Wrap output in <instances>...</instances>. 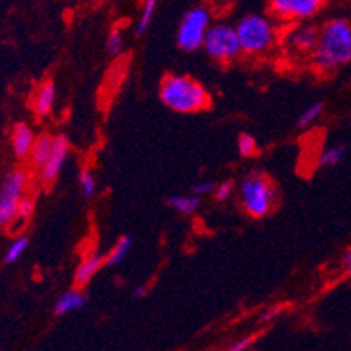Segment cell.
I'll return each instance as SVG.
<instances>
[{"instance_id":"cell-16","label":"cell","mask_w":351,"mask_h":351,"mask_svg":"<svg viewBox=\"0 0 351 351\" xmlns=\"http://www.w3.org/2000/svg\"><path fill=\"white\" fill-rule=\"evenodd\" d=\"M348 154L346 143H336V145L325 147L318 156V168H334L339 165Z\"/></svg>"},{"instance_id":"cell-4","label":"cell","mask_w":351,"mask_h":351,"mask_svg":"<svg viewBox=\"0 0 351 351\" xmlns=\"http://www.w3.org/2000/svg\"><path fill=\"white\" fill-rule=\"evenodd\" d=\"M241 51L247 54H264L276 44V28L263 14H247L236 23Z\"/></svg>"},{"instance_id":"cell-15","label":"cell","mask_w":351,"mask_h":351,"mask_svg":"<svg viewBox=\"0 0 351 351\" xmlns=\"http://www.w3.org/2000/svg\"><path fill=\"white\" fill-rule=\"evenodd\" d=\"M53 145H54V138L51 135H47V133H43V135L37 136V140H35V145H34V149H32V154H30L32 165H34L35 168L43 170L44 165L49 161L51 152H53Z\"/></svg>"},{"instance_id":"cell-27","label":"cell","mask_w":351,"mask_h":351,"mask_svg":"<svg viewBox=\"0 0 351 351\" xmlns=\"http://www.w3.org/2000/svg\"><path fill=\"white\" fill-rule=\"evenodd\" d=\"M255 339H257V336H248V337H243V339L236 341V343H232L231 346L226 348L224 351H247L248 348H250L252 344L255 343Z\"/></svg>"},{"instance_id":"cell-1","label":"cell","mask_w":351,"mask_h":351,"mask_svg":"<svg viewBox=\"0 0 351 351\" xmlns=\"http://www.w3.org/2000/svg\"><path fill=\"white\" fill-rule=\"evenodd\" d=\"M351 62V23L344 18H332L320 28L317 49L311 63L318 72H332Z\"/></svg>"},{"instance_id":"cell-8","label":"cell","mask_w":351,"mask_h":351,"mask_svg":"<svg viewBox=\"0 0 351 351\" xmlns=\"http://www.w3.org/2000/svg\"><path fill=\"white\" fill-rule=\"evenodd\" d=\"M325 8L322 0H273L269 11L282 21H304L317 16Z\"/></svg>"},{"instance_id":"cell-26","label":"cell","mask_w":351,"mask_h":351,"mask_svg":"<svg viewBox=\"0 0 351 351\" xmlns=\"http://www.w3.org/2000/svg\"><path fill=\"white\" fill-rule=\"evenodd\" d=\"M217 186L213 184V182L210 180H201V182H196L193 186V194L194 196L201 197V196H206V194H213L215 193Z\"/></svg>"},{"instance_id":"cell-30","label":"cell","mask_w":351,"mask_h":351,"mask_svg":"<svg viewBox=\"0 0 351 351\" xmlns=\"http://www.w3.org/2000/svg\"><path fill=\"white\" fill-rule=\"evenodd\" d=\"M145 293H147L145 287H138V289H136L135 292H133V299H142L143 295H145Z\"/></svg>"},{"instance_id":"cell-14","label":"cell","mask_w":351,"mask_h":351,"mask_svg":"<svg viewBox=\"0 0 351 351\" xmlns=\"http://www.w3.org/2000/svg\"><path fill=\"white\" fill-rule=\"evenodd\" d=\"M56 100V86L53 81H46L37 89L34 100V112L39 117L49 116Z\"/></svg>"},{"instance_id":"cell-21","label":"cell","mask_w":351,"mask_h":351,"mask_svg":"<svg viewBox=\"0 0 351 351\" xmlns=\"http://www.w3.org/2000/svg\"><path fill=\"white\" fill-rule=\"evenodd\" d=\"M322 112H324V104L322 101H317V104H311L308 108H306L304 112L299 116V121H298V126L299 128H309L311 124H315L318 121V117L322 116Z\"/></svg>"},{"instance_id":"cell-9","label":"cell","mask_w":351,"mask_h":351,"mask_svg":"<svg viewBox=\"0 0 351 351\" xmlns=\"http://www.w3.org/2000/svg\"><path fill=\"white\" fill-rule=\"evenodd\" d=\"M70 152V142L66 135H58L54 136V145L53 152H51L49 161L44 165V168L40 170V180L44 184H53L56 178H58L60 171H62L63 165H65L66 158H69Z\"/></svg>"},{"instance_id":"cell-2","label":"cell","mask_w":351,"mask_h":351,"mask_svg":"<svg viewBox=\"0 0 351 351\" xmlns=\"http://www.w3.org/2000/svg\"><path fill=\"white\" fill-rule=\"evenodd\" d=\"M159 100L178 114H196L212 104L210 93L189 75H165L159 86Z\"/></svg>"},{"instance_id":"cell-22","label":"cell","mask_w":351,"mask_h":351,"mask_svg":"<svg viewBox=\"0 0 351 351\" xmlns=\"http://www.w3.org/2000/svg\"><path fill=\"white\" fill-rule=\"evenodd\" d=\"M27 247H28V236L21 234L20 238H16L14 241L9 245L8 252H5V257H4L5 263H8V264L16 263V261H18L21 255H23V252L27 250Z\"/></svg>"},{"instance_id":"cell-17","label":"cell","mask_w":351,"mask_h":351,"mask_svg":"<svg viewBox=\"0 0 351 351\" xmlns=\"http://www.w3.org/2000/svg\"><path fill=\"white\" fill-rule=\"evenodd\" d=\"M166 205L170 208L177 210L182 215H193L197 212L201 206V199L194 194H187V196H170L166 199Z\"/></svg>"},{"instance_id":"cell-7","label":"cell","mask_w":351,"mask_h":351,"mask_svg":"<svg viewBox=\"0 0 351 351\" xmlns=\"http://www.w3.org/2000/svg\"><path fill=\"white\" fill-rule=\"evenodd\" d=\"M27 173L14 170L4 178L0 186V226H9L18 217L20 203L25 199Z\"/></svg>"},{"instance_id":"cell-12","label":"cell","mask_w":351,"mask_h":351,"mask_svg":"<svg viewBox=\"0 0 351 351\" xmlns=\"http://www.w3.org/2000/svg\"><path fill=\"white\" fill-rule=\"evenodd\" d=\"M35 136L34 130L28 126L27 123H18L12 130V136H11V142H12V151L18 158H27V156L32 154V149L35 145Z\"/></svg>"},{"instance_id":"cell-28","label":"cell","mask_w":351,"mask_h":351,"mask_svg":"<svg viewBox=\"0 0 351 351\" xmlns=\"http://www.w3.org/2000/svg\"><path fill=\"white\" fill-rule=\"evenodd\" d=\"M283 311V306L278 304V306H271V308L264 309L263 313H261V318H258V322L261 324H266V322H271L273 318H276L280 315V313Z\"/></svg>"},{"instance_id":"cell-3","label":"cell","mask_w":351,"mask_h":351,"mask_svg":"<svg viewBox=\"0 0 351 351\" xmlns=\"http://www.w3.org/2000/svg\"><path fill=\"white\" fill-rule=\"evenodd\" d=\"M239 201L245 212L254 219H263L269 215L276 201V187L267 175L261 171H252L241 180L239 186Z\"/></svg>"},{"instance_id":"cell-18","label":"cell","mask_w":351,"mask_h":351,"mask_svg":"<svg viewBox=\"0 0 351 351\" xmlns=\"http://www.w3.org/2000/svg\"><path fill=\"white\" fill-rule=\"evenodd\" d=\"M132 245H133L132 236H128V234L121 236V238L116 241V245L112 247V250L108 252V255L105 257V266L114 267L117 266V264L123 263L124 258L128 257V254H130Z\"/></svg>"},{"instance_id":"cell-29","label":"cell","mask_w":351,"mask_h":351,"mask_svg":"<svg viewBox=\"0 0 351 351\" xmlns=\"http://www.w3.org/2000/svg\"><path fill=\"white\" fill-rule=\"evenodd\" d=\"M34 208H35L34 201H32L30 197H25V199L20 203V208H18V219L27 220L28 217L34 213Z\"/></svg>"},{"instance_id":"cell-25","label":"cell","mask_w":351,"mask_h":351,"mask_svg":"<svg viewBox=\"0 0 351 351\" xmlns=\"http://www.w3.org/2000/svg\"><path fill=\"white\" fill-rule=\"evenodd\" d=\"M232 191H234L232 180L220 182L219 186H217L215 193H213V197H215V201H219V203H224V201H228L229 197L232 196Z\"/></svg>"},{"instance_id":"cell-13","label":"cell","mask_w":351,"mask_h":351,"mask_svg":"<svg viewBox=\"0 0 351 351\" xmlns=\"http://www.w3.org/2000/svg\"><path fill=\"white\" fill-rule=\"evenodd\" d=\"M88 304V295L82 292V289H77V287H73V289L66 290L65 293H62L54 304V313L58 315V317H63V315H69L72 311H79L84 306Z\"/></svg>"},{"instance_id":"cell-23","label":"cell","mask_w":351,"mask_h":351,"mask_svg":"<svg viewBox=\"0 0 351 351\" xmlns=\"http://www.w3.org/2000/svg\"><path fill=\"white\" fill-rule=\"evenodd\" d=\"M105 49L110 56H119L121 53L124 51V39L121 30H112L108 34L107 43H105Z\"/></svg>"},{"instance_id":"cell-19","label":"cell","mask_w":351,"mask_h":351,"mask_svg":"<svg viewBox=\"0 0 351 351\" xmlns=\"http://www.w3.org/2000/svg\"><path fill=\"white\" fill-rule=\"evenodd\" d=\"M154 14H156L154 0H147V2H143V8H142V11H140V18L135 25L136 35H143L147 30H149L152 20H154Z\"/></svg>"},{"instance_id":"cell-6","label":"cell","mask_w":351,"mask_h":351,"mask_svg":"<svg viewBox=\"0 0 351 351\" xmlns=\"http://www.w3.org/2000/svg\"><path fill=\"white\" fill-rule=\"evenodd\" d=\"M205 53L219 63H229L241 54L238 34L232 25L213 23L205 37Z\"/></svg>"},{"instance_id":"cell-10","label":"cell","mask_w":351,"mask_h":351,"mask_svg":"<svg viewBox=\"0 0 351 351\" xmlns=\"http://www.w3.org/2000/svg\"><path fill=\"white\" fill-rule=\"evenodd\" d=\"M318 37H320V30L313 25H298L287 34L285 43L290 49L298 51V53H309L317 49Z\"/></svg>"},{"instance_id":"cell-32","label":"cell","mask_w":351,"mask_h":351,"mask_svg":"<svg viewBox=\"0 0 351 351\" xmlns=\"http://www.w3.org/2000/svg\"><path fill=\"white\" fill-rule=\"evenodd\" d=\"M344 273H346V276H351V264H350V266H346Z\"/></svg>"},{"instance_id":"cell-31","label":"cell","mask_w":351,"mask_h":351,"mask_svg":"<svg viewBox=\"0 0 351 351\" xmlns=\"http://www.w3.org/2000/svg\"><path fill=\"white\" fill-rule=\"evenodd\" d=\"M343 264H344V266H350V264H351V248H348L346 254L343 255Z\"/></svg>"},{"instance_id":"cell-24","label":"cell","mask_w":351,"mask_h":351,"mask_svg":"<svg viewBox=\"0 0 351 351\" xmlns=\"http://www.w3.org/2000/svg\"><path fill=\"white\" fill-rule=\"evenodd\" d=\"M238 151L243 158H250V156L257 154V142L248 133H241L238 138Z\"/></svg>"},{"instance_id":"cell-20","label":"cell","mask_w":351,"mask_h":351,"mask_svg":"<svg viewBox=\"0 0 351 351\" xmlns=\"http://www.w3.org/2000/svg\"><path fill=\"white\" fill-rule=\"evenodd\" d=\"M79 187H81V193L84 199L93 197L95 193H97V178H95L93 171L89 170V168H82L79 171Z\"/></svg>"},{"instance_id":"cell-5","label":"cell","mask_w":351,"mask_h":351,"mask_svg":"<svg viewBox=\"0 0 351 351\" xmlns=\"http://www.w3.org/2000/svg\"><path fill=\"white\" fill-rule=\"evenodd\" d=\"M212 27V14L206 8L197 5L184 14L177 30V46L182 51L193 53L205 44V37Z\"/></svg>"},{"instance_id":"cell-11","label":"cell","mask_w":351,"mask_h":351,"mask_svg":"<svg viewBox=\"0 0 351 351\" xmlns=\"http://www.w3.org/2000/svg\"><path fill=\"white\" fill-rule=\"evenodd\" d=\"M105 266V257L100 254H89L88 257L82 258V263L79 264L75 274H73V285L77 289L88 285L91 280H93L95 274Z\"/></svg>"}]
</instances>
